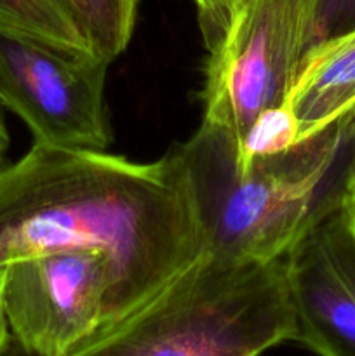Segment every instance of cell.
<instances>
[{"instance_id":"cell-1","label":"cell","mask_w":355,"mask_h":356,"mask_svg":"<svg viewBox=\"0 0 355 356\" xmlns=\"http://www.w3.org/2000/svg\"><path fill=\"white\" fill-rule=\"evenodd\" d=\"M66 250L106 254L113 323L190 268L205 242L178 148L143 163L35 143L0 169V270Z\"/></svg>"},{"instance_id":"cell-2","label":"cell","mask_w":355,"mask_h":356,"mask_svg":"<svg viewBox=\"0 0 355 356\" xmlns=\"http://www.w3.org/2000/svg\"><path fill=\"white\" fill-rule=\"evenodd\" d=\"M176 148L194 188L204 252L282 259L310 228L343 207L355 181V110L244 167H237L228 136L205 122Z\"/></svg>"},{"instance_id":"cell-3","label":"cell","mask_w":355,"mask_h":356,"mask_svg":"<svg viewBox=\"0 0 355 356\" xmlns=\"http://www.w3.org/2000/svg\"><path fill=\"white\" fill-rule=\"evenodd\" d=\"M284 257L204 252L136 312L72 356H261L294 339Z\"/></svg>"},{"instance_id":"cell-4","label":"cell","mask_w":355,"mask_h":356,"mask_svg":"<svg viewBox=\"0 0 355 356\" xmlns=\"http://www.w3.org/2000/svg\"><path fill=\"white\" fill-rule=\"evenodd\" d=\"M319 0H237L209 44L204 120L235 145L254 122L285 104L315 45Z\"/></svg>"},{"instance_id":"cell-5","label":"cell","mask_w":355,"mask_h":356,"mask_svg":"<svg viewBox=\"0 0 355 356\" xmlns=\"http://www.w3.org/2000/svg\"><path fill=\"white\" fill-rule=\"evenodd\" d=\"M110 63L0 31V103L16 113L35 143L106 152V73Z\"/></svg>"},{"instance_id":"cell-6","label":"cell","mask_w":355,"mask_h":356,"mask_svg":"<svg viewBox=\"0 0 355 356\" xmlns=\"http://www.w3.org/2000/svg\"><path fill=\"white\" fill-rule=\"evenodd\" d=\"M6 315L23 346L72 356L113 323L115 275L101 250H66L7 266Z\"/></svg>"},{"instance_id":"cell-7","label":"cell","mask_w":355,"mask_h":356,"mask_svg":"<svg viewBox=\"0 0 355 356\" xmlns=\"http://www.w3.org/2000/svg\"><path fill=\"white\" fill-rule=\"evenodd\" d=\"M294 339L319 356H355V214L338 209L284 257Z\"/></svg>"},{"instance_id":"cell-8","label":"cell","mask_w":355,"mask_h":356,"mask_svg":"<svg viewBox=\"0 0 355 356\" xmlns=\"http://www.w3.org/2000/svg\"><path fill=\"white\" fill-rule=\"evenodd\" d=\"M284 106L296 145L355 110V28L310 49Z\"/></svg>"},{"instance_id":"cell-9","label":"cell","mask_w":355,"mask_h":356,"mask_svg":"<svg viewBox=\"0 0 355 356\" xmlns=\"http://www.w3.org/2000/svg\"><path fill=\"white\" fill-rule=\"evenodd\" d=\"M0 31L94 54L66 0H0Z\"/></svg>"},{"instance_id":"cell-10","label":"cell","mask_w":355,"mask_h":356,"mask_svg":"<svg viewBox=\"0 0 355 356\" xmlns=\"http://www.w3.org/2000/svg\"><path fill=\"white\" fill-rule=\"evenodd\" d=\"M97 58L111 63L134 33L139 0H66Z\"/></svg>"},{"instance_id":"cell-11","label":"cell","mask_w":355,"mask_h":356,"mask_svg":"<svg viewBox=\"0 0 355 356\" xmlns=\"http://www.w3.org/2000/svg\"><path fill=\"white\" fill-rule=\"evenodd\" d=\"M296 145L294 122L287 108L282 106L261 115L244 138L235 155L237 167H244L251 160L277 155Z\"/></svg>"},{"instance_id":"cell-12","label":"cell","mask_w":355,"mask_h":356,"mask_svg":"<svg viewBox=\"0 0 355 356\" xmlns=\"http://www.w3.org/2000/svg\"><path fill=\"white\" fill-rule=\"evenodd\" d=\"M355 28V0H319L315 44Z\"/></svg>"},{"instance_id":"cell-13","label":"cell","mask_w":355,"mask_h":356,"mask_svg":"<svg viewBox=\"0 0 355 356\" xmlns=\"http://www.w3.org/2000/svg\"><path fill=\"white\" fill-rule=\"evenodd\" d=\"M237 0H195L207 44L216 40Z\"/></svg>"},{"instance_id":"cell-14","label":"cell","mask_w":355,"mask_h":356,"mask_svg":"<svg viewBox=\"0 0 355 356\" xmlns=\"http://www.w3.org/2000/svg\"><path fill=\"white\" fill-rule=\"evenodd\" d=\"M6 277H7V268L6 270H0V353L6 350V346L9 344L10 334L9 322H7L6 315V302H3V292H6Z\"/></svg>"},{"instance_id":"cell-15","label":"cell","mask_w":355,"mask_h":356,"mask_svg":"<svg viewBox=\"0 0 355 356\" xmlns=\"http://www.w3.org/2000/svg\"><path fill=\"white\" fill-rule=\"evenodd\" d=\"M0 356H49V355L38 353V351L30 350V348L23 346V344H21L17 339L10 337L9 344H7L6 350H3L2 353H0Z\"/></svg>"},{"instance_id":"cell-16","label":"cell","mask_w":355,"mask_h":356,"mask_svg":"<svg viewBox=\"0 0 355 356\" xmlns=\"http://www.w3.org/2000/svg\"><path fill=\"white\" fill-rule=\"evenodd\" d=\"M7 146H9V134H7V129L2 117H0V159H2V155L6 153Z\"/></svg>"},{"instance_id":"cell-17","label":"cell","mask_w":355,"mask_h":356,"mask_svg":"<svg viewBox=\"0 0 355 356\" xmlns=\"http://www.w3.org/2000/svg\"><path fill=\"white\" fill-rule=\"evenodd\" d=\"M343 207H347L348 211L354 212L355 214V181L352 183V186L348 188V193H347V197H345Z\"/></svg>"}]
</instances>
